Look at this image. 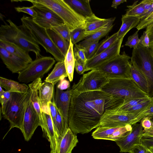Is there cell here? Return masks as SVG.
<instances>
[{
  "label": "cell",
  "mask_w": 153,
  "mask_h": 153,
  "mask_svg": "<svg viewBox=\"0 0 153 153\" xmlns=\"http://www.w3.org/2000/svg\"><path fill=\"white\" fill-rule=\"evenodd\" d=\"M54 86L52 84L42 83L39 90V98L42 112L50 114L48 104L54 99Z\"/></svg>",
  "instance_id": "20"
},
{
  "label": "cell",
  "mask_w": 153,
  "mask_h": 153,
  "mask_svg": "<svg viewBox=\"0 0 153 153\" xmlns=\"http://www.w3.org/2000/svg\"><path fill=\"white\" fill-rule=\"evenodd\" d=\"M42 114L44 123L42 131L45 133L50 142L51 150L56 152V134L51 114L42 112Z\"/></svg>",
  "instance_id": "22"
},
{
  "label": "cell",
  "mask_w": 153,
  "mask_h": 153,
  "mask_svg": "<svg viewBox=\"0 0 153 153\" xmlns=\"http://www.w3.org/2000/svg\"><path fill=\"white\" fill-rule=\"evenodd\" d=\"M76 13L85 19L94 13L91 8L89 0H64Z\"/></svg>",
  "instance_id": "23"
},
{
  "label": "cell",
  "mask_w": 153,
  "mask_h": 153,
  "mask_svg": "<svg viewBox=\"0 0 153 153\" xmlns=\"http://www.w3.org/2000/svg\"><path fill=\"white\" fill-rule=\"evenodd\" d=\"M12 92L8 91H4L3 92L0 93V100L1 104V108L5 106L10 99L11 95Z\"/></svg>",
  "instance_id": "48"
},
{
  "label": "cell",
  "mask_w": 153,
  "mask_h": 153,
  "mask_svg": "<svg viewBox=\"0 0 153 153\" xmlns=\"http://www.w3.org/2000/svg\"><path fill=\"white\" fill-rule=\"evenodd\" d=\"M78 142L76 135L68 127L62 137L57 142L56 153H71Z\"/></svg>",
  "instance_id": "21"
},
{
  "label": "cell",
  "mask_w": 153,
  "mask_h": 153,
  "mask_svg": "<svg viewBox=\"0 0 153 153\" xmlns=\"http://www.w3.org/2000/svg\"><path fill=\"white\" fill-rule=\"evenodd\" d=\"M0 46L10 53L23 59L29 63L33 61L29 52L13 43L0 40Z\"/></svg>",
  "instance_id": "25"
},
{
  "label": "cell",
  "mask_w": 153,
  "mask_h": 153,
  "mask_svg": "<svg viewBox=\"0 0 153 153\" xmlns=\"http://www.w3.org/2000/svg\"><path fill=\"white\" fill-rule=\"evenodd\" d=\"M151 116L153 117V115H152Z\"/></svg>",
  "instance_id": "62"
},
{
  "label": "cell",
  "mask_w": 153,
  "mask_h": 153,
  "mask_svg": "<svg viewBox=\"0 0 153 153\" xmlns=\"http://www.w3.org/2000/svg\"><path fill=\"white\" fill-rule=\"evenodd\" d=\"M153 103L151 98L139 103L124 112L131 114H138L145 110Z\"/></svg>",
  "instance_id": "37"
},
{
  "label": "cell",
  "mask_w": 153,
  "mask_h": 153,
  "mask_svg": "<svg viewBox=\"0 0 153 153\" xmlns=\"http://www.w3.org/2000/svg\"><path fill=\"white\" fill-rule=\"evenodd\" d=\"M21 20L22 25L38 44L51 54L57 62L64 61L65 56L53 42L46 29L35 23L32 17L23 16Z\"/></svg>",
  "instance_id": "4"
},
{
  "label": "cell",
  "mask_w": 153,
  "mask_h": 153,
  "mask_svg": "<svg viewBox=\"0 0 153 153\" xmlns=\"http://www.w3.org/2000/svg\"><path fill=\"white\" fill-rule=\"evenodd\" d=\"M0 86L6 91L11 92L27 93L29 88L28 86L12 80L0 77Z\"/></svg>",
  "instance_id": "29"
},
{
  "label": "cell",
  "mask_w": 153,
  "mask_h": 153,
  "mask_svg": "<svg viewBox=\"0 0 153 153\" xmlns=\"http://www.w3.org/2000/svg\"><path fill=\"white\" fill-rule=\"evenodd\" d=\"M153 22V12L145 18L141 19L136 28L139 31L146 28V26Z\"/></svg>",
  "instance_id": "43"
},
{
  "label": "cell",
  "mask_w": 153,
  "mask_h": 153,
  "mask_svg": "<svg viewBox=\"0 0 153 153\" xmlns=\"http://www.w3.org/2000/svg\"><path fill=\"white\" fill-rule=\"evenodd\" d=\"M131 79L142 91L148 95V84L145 76L132 65H130Z\"/></svg>",
  "instance_id": "31"
},
{
  "label": "cell",
  "mask_w": 153,
  "mask_h": 153,
  "mask_svg": "<svg viewBox=\"0 0 153 153\" xmlns=\"http://www.w3.org/2000/svg\"><path fill=\"white\" fill-rule=\"evenodd\" d=\"M0 56L6 67L13 73L19 74L29 64L23 59L9 53L0 46Z\"/></svg>",
  "instance_id": "19"
},
{
  "label": "cell",
  "mask_w": 153,
  "mask_h": 153,
  "mask_svg": "<svg viewBox=\"0 0 153 153\" xmlns=\"http://www.w3.org/2000/svg\"><path fill=\"white\" fill-rule=\"evenodd\" d=\"M140 3L142 5L146 12V17L153 12V0H142Z\"/></svg>",
  "instance_id": "46"
},
{
  "label": "cell",
  "mask_w": 153,
  "mask_h": 153,
  "mask_svg": "<svg viewBox=\"0 0 153 153\" xmlns=\"http://www.w3.org/2000/svg\"><path fill=\"white\" fill-rule=\"evenodd\" d=\"M74 45L71 40L69 47L64 60L68 77L70 82L73 81L75 68V59L74 53Z\"/></svg>",
  "instance_id": "30"
},
{
  "label": "cell",
  "mask_w": 153,
  "mask_h": 153,
  "mask_svg": "<svg viewBox=\"0 0 153 153\" xmlns=\"http://www.w3.org/2000/svg\"><path fill=\"white\" fill-rule=\"evenodd\" d=\"M142 137H153V127L147 130L144 131Z\"/></svg>",
  "instance_id": "57"
},
{
  "label": "cell",
  "mask_w": 153,
  "mask_h": 153,
  "mask_svg": "<svg viewBox=\"0 0 153 153\" xmlns=\"http://www.w3.org/2000/svg\"><path fill=\"white\" fill-rule=\"evenodd\" d=\"M56 86L59 89L63 91L70 87L69 81L65 79L61 80L56 84Z\"/></svg>",
  "instance_id": "53"
},
{
  "label": "cell",
  "mask_w": 153,
  "mask_h": 153,
  "mask_svg": "<svg viewBox=\"0 0 153 153\" xmlns=\"http://www.w3.org/2000/svg\"><path fill=\"white\" fill-rule=\"evenodd\" d=\"M74 53L75 60H79L86 65L88 61L84 49L78 44L75 45Z\"/></svg>",
  "instance_id": "40"
},
{
  "label": "cell",
  "mask_w": 153,
  "mask_h": 153,
  "mask_svg": "<svg viewBox=\"0 0 153 153\" xmlns=\"http://www.w3.org/2000/svg\"><path fill=\"white\" fill-rule=\"evenodd\" d=\"M112 97L102 91L72 94L68 122L73 133L84 134L97 128L105 103Z\"/></svg>",
  "instance_id": "1"
},
{
  "label": "cell",
  "mask_w": 153,
  "mask_h": 153,
  "mask_svg": "<svg viewBox=\"0 0 153 153\" xmlns=\"http://www.w3.org/2000/svg\"><path fill=\"white\" fill-rule=\"evenodd\" d=\"M148 149L152 153H153V147H149Z\"/></svg>",
  "instance_id": "58"
},
{
  "label": "cell",
  "mask_w": 153,
  "mask_h": 153,
  "mask_svg": "<svg viewBox=\"0 0 153 153\" xmlns=\"http://www.w3.org/2000/svg\"><path fill=\"white\" fill-rule=\"evenodd\" d=\"M48 105L50 110V114L53 123L58 113L57 110L54 102V100L49 102Z\"/></svg>",
  "instance_id": "51"
},
{
  "label": "cell",
  "mask_w": 153,
  "mask_h": 153,
  "mask_svg": "<svg viewBox=\"0 0 153 153\" xmlns=\"http://www.w3.org/2000/svg\"><path fill=\"white\" fill-rule=\"evenodd\" d=\"M75 68L78 74H82L86 71V64L79 60H75Z\"/></svg>",
  "instance_id": "49"
},
{
  "label": "cell",
  "mask_w": 153,
  "mask_h": 153,
  "mask_svg": "<svg viewBox=\"0 0 153 153\" xmlns=\"http://www.w3.org/2000/svg\"><path fill=\"white\" fill-rule=\"evenodd\" d=\"M113 26V25L107 28L98 31L86 36L84 40L88 42H94L99 41L100 39L105 36L111 31Z\"/></svg>",
  "instance_id": "39"
},
{
  "label": "cell",
  "mask_w": 153,
  "mask_h": 153,
  "mask_svg": "<svg viewBox=\"0 0 153 153\" xmlns=\"http://www.w3.org/2000/svg\"><path fill=\"white\" fill-rule=\"evenodd\" d=\"M138 114H131L113 109H105L102 116L97 127L123 126L133 125L137 123Z\"/></svg>",
  "instance_id": "11"
},
{
  "label": "cell",
  "mask_w": 153,
  "mask_h": 153,
  "mask_svg": "<svg viewBox=\"0 0 153 153\" xmlns=\"http://www.w3.org/2000/svg\"><path fill=\"white\" fill-rule=\"evenodd\" d=\"M146 149L141 143L135 146L129 153H146Z\"/></svg>",
  "instance_id": "54"
},
{
  "label": "cell",
  "mask_w": 153,
  "mask_h": 153,
  "mask_svg": "<svg viewBox=\"0 0 153 153\" xmlns=\"http://www.w3.org/2000/svg\"><path fill=\"white\" fill-rule=\"evenodd\" d=\"M70 36L71 42L74 45L84 40L86 37L83 26L71 30Z\"/></svg>",
  "instance_id": "38"
},
{
  "label": "cell",
  "mask_w": 153,
  "mask_h": 153,
  "mask_svg": "<svg viewBox=\"0 0 153 153\" xmlns=\"http://www.w3.org/2000/svg\"><path fill=\"white\" fill-rule=\"evenodd\" d=\"M146 153H152L147 148Z\"/></svg>",
  "instance_id": "59"
},
{
  "label": "cell",
  "mask_w": 153,
  "mask_h": 153,
  "mask_svg": "<svg viewBox=\"0 0 153 153\" xmlns=\"http://www.w3.org/2000/svg\"><path fill=\"white\" fill-rule=\"evenodd\" d=\"M39 126H41L40 119L30 99L25 113L21 131L26 141L30 139Z\"/></svg>",
  "instance_id": "14"
},
{
  "label": "cell",
  "mask_w": 153,
  "mask_h": 153,
  "mask_svg": "<svg viewBox=\"0 0 153 153\" xmlns=\"http://www.w3.org/2000/svg\"><path fill=\"white\" fill-rule=\"evenodd\" d=\"M138 1L134 2L131 5L127 6L128 9L124 15L137 18L141 19L146 16V12L142 5L140 3L138 4Z\"/></svg>",
  "instance_id": "32"
},
{
  "label": "cell",
  "mask_w": 153,
  "mask_h": 153,
  "mask_svg": "<svg viewBox=\"0 0 153 153\" xmlns=\"http://www.w3.org/2000/svg\"><path fill=\"white\" fill-rule=\"evenodd\" d=\"M123 40V39H118L109 48L88 60L86 65V71L95 69L120 54Z\"/></svg>",
  "instance_id": "15"
},
{
  "label": "cell",
  "mask_w": 153,
  "mask_h": 153,
  "mask_svg": "<svg viewBox=\"0 0 153 153\" xmlns=\"http://www.w3.org/2000/svg\"><path fill=\"white\" fill-rule=\"evenodd\" d=\"M144 130L140 124L132 125L131 130L115 142L120 148V152L129 153L136 146L141 144Z\"/></svg>",
  "instance_id": "13"
},
{
  "label": "cell",
  "mask_w": 153,
  "mask_h": 153,
  "mask_svg": "<svg viewBox=\"0 0 153 153\" xmlns=\"http://www.w3.org/2000/svg\"><path fill=\"white\" fill-rule=\"evenodd\" d=\"M72 94L70 87L66 91H64L56 86L54 102L57 110L68 124V113Z\"/></svg>",
  "instance_id": "18"
},
{
  "label": "cell",
  "mask_w": 153,
  "mask_h": 153,
  "mask_svg": "<svg viewBox=\"0 0 153 153\" xmlns=\"http://www.w3.org/2000/svg\"><path fill=\"white\" fill-rule=\"evenodd\" d=\"M145 31L150 40L149 47L153 48V22L146 26Z\"/></svg>",
  "instance_id": "50"
},
{
  "label": "cell",
  "mask_w": 153,
  "mask_h": 153,
  "mask_svg": "<svg viewBox=\"0 0 153 153\" xmlns=\"http://www.w3.org/2000/svg\"><path fill=\"white\" fill-rule=\"evenodd\" d=\"M68 77L64 61L58 62L55 64L51 73L45 81L52 84L54 86L61 80Z\"/></svg>",
  "instance_id": "26"
},
{
  "label": "cell",
  "mask_w": 153,
  "mask_h": 153,
  "mask_svg": "<svg viewBox=\"0 0 153 153\" xmlns=\"http://www.w3.org/2000/svg\"><path fill=\"white\" fill-rule=\"evenodd\" d=\"M50 153H56V152L53 150H51Z\"/></svg>",
  "instance_id": "60"
},
{
  "label": "cell",
  "mask_w": 153,
  "mask_h": 153,
  "mask_svg": "<svg viewBox=\"0 0 153 153\" xmlns=\"http://www.w3.org/2000/svg\"><path fill=\"white\" fill-rule=\"evenodd\" d=\"M31 2L36 13V17L33 18V21L40 26L46 29L64 24L62 20L53 11L42 4L33 1L31 0L20 1Z\"/></svg>",
  "instance_id": "12"
},
{
  "label": "cell",
  "mask_w": 153,
  "mask_h": 153,
  "mask_svg": "<svg viewBox=\"0 0 153 153\" xmlns=\"http://www.w3.org/2000/svg\"><path fill=\"white\" fill-rule=\"evenodd\" d=\"M53 125L56 132L57 145V142L65 134L69 127L68 124L65 122L58 111Z\"/></svg>",
  "instance_id": "33"
},
{
  "label": "cell",
  "mask_w": 153,
  "mask_h": 153,
  "mask_svg": "<svg viewBox=\"0 0 153 153\" xmlns=\"http://www.w3.org/2000/svg\"><path fill=\"white\" fill-rule=\"evenodd\" d=\"M52 28L55 30L65 39L70 42L71 40L70 36L71 30L66 25L64 24Z\"/></svg>",
  "instance_id": "41"
},
{
  "label": "cell",
  "mask_w": 153,
  "mask_h": 153,
  "mask_svg": "<svg viewBox=\"0 0 153 153\" xmlns=\"http://www.w3.org/2000/svg\"><path fill=\"white\" fill-rule=\"evenodd\" d=\"M51 9L71 30L83 26L85 18L76 13L64 0H31Z\"/></svg>",
  "instance_id": "7"
},
{
  "label": "cell",
  "mask_w": 153,
  "mask_h": 153,
  "mask_svg": "<svg viewBox=\"0 0 153 153\" xmlns=\"http://www.w3.org/2000/svg\"><path fill=\"white\" fill-rule=\"evenodd\" d=\"M131 57L124 51L111 59L101 65L95 69L103 73L108 78L131 79Z\"/></svg>",
  "instance_id": "8"
},
{
  "label": "cell",
  "mask_w": 153,
  "mask_h": 153,
  "mask_svg": "<svg viewBox=\"0 0 153 153\" xmlns=\"http://www.w3.org/2000/svg\"><path fill=\"white\" fill-rule=\"evenodd\" d=\"M42 83L41 79L39 78L32 82L28 86L31 90L30 100L35 110L39 116L41 124V127L42 129L44 126L38 96L39 90Z\"/></svg>",
  "instance_id": "24"
},
{
  "label": "cell",
  "mask_w": 153,
  "mask_h": 153,
  "mask_svg": "<svg viewBox=\"0 0 153 153\" xmlns=\"http://www.w3.org/2000/svg\"><path fill=\"white\" fill-rule=\"evenodd\" d=\"M109 80L101 91L113 97L122 99L124 101L130 99L149 97L131 79L117 78H110Z\"/></svg>",
  "instance_id": "5"
},
{
  "label": "cell",
  "mask_w": 153,
  "mask_h": 153,
  "mask_svg": "<svg viewBox=\"0 0 153 153\" xmlns=\"http://www.w3.org/2000/svg\"><path fill=\"white\" fill-rule=\"evenodd\" d=\"M118 39L117 32L110 36H107L105 39L99 43L94 56L109 48Z\"/></svg>",
  "instance_id": "36"
},
{
  "label": "cell",
  "mask_w": 153,
  "mask_h": 153,
  "mask_svg": "<svg viewBox=\"0 0 153 153\" xmlns=\"http://www.w3.org/2000/svg\"><path fill=\"white\" fill-rule=\"evenodd\" d=\"M138 31H136L132 35L129 36L125 45L135 49L137 48L139 44V38L138 37Z\"/></svg>",
  "instance_id": "42"
},
{
  "label": "cell",
  "mask_w": 153,
  "mask_h": 153,
  "mask_svg": "<svg viewBox=\"0 0 153 153\" xmlns=\"http://www.w3.org/2000/svg\"><path fill=\"white\" fill-rule=\"evenodd\" d=\"M127 1L126 0H114L112 1V3L111 5V7L117 9V7L118 5L122 3H123Z\"/></svg>",
  "instance_id": "56"
},
{
  "label": "cell",
  "mask_w": 153,
  "mask_h": 153,
  "mask_svg": "<svg viewBox=\"0 0 153 153\" xmlns=\"http://www.w3.org/2000/svg\"><path fill=\"white\" fill-rule=\"evenodd\" d=\"M139 45L144 47H149L150 40L146 31H144L142 35L139 38Z\"/></svg>",
  "instance_id": "52"
},
{
  "label": "cell",
  "mask_w": 153,
  "mask_h": 153,
  "mask_svg": "<svg viewBox=\"0 0 153 153\" xmlns=\"http://www.w3.org/2000/svg\"><path fill=\"white\" fill-rule=\"evenodd\" d=\"M141 141V143L147 148L153 147V137H143Z\"/></svg>",
  "instance_id": "55"
},
{
  "label": "cell",
  "mask_w": 153,
  "mask_h": 153,
  "mask_svg": "<svg viewBox=\"0 0 153 153\" xmlns=\"http://www.w3.org/2000/svg\"><path fill=\"white\" fill-rule=\"evenodd\" d=\"M6 21L0 27V40L13 43L28 52H33L36 58L42 56L39 45L22 25L18 26L10 19Z\"/></svg>",
  "instance_id": "2"
},
{
  "label": "cell",
  "mask_w": 153,
  "mask_h": 153,
  "mask_svg": "<svg viewBox=\"0 0 153 153\" xmlns=\"http://www.w3.org/2000/svg\"><path fill=\"white\" fill-rule=\"evenodd\" d=\"M149 97L139 98H134L128 99L124 100L123 103L117 107L111 109L115 110L124 111L137 104L146 100Z\"/></svg>",
  "instance_id": "35"
},
{
  "label": "cell",
  "mask_w": 153,
  "mask_h": 153,
  "mask_svg": "<svg viewBox=\"0 0 153 153\" xmlns=\"http://www.w3.org/2000/svg\"><path fill=\"white\" fill-rule=\"evenodd\" d=\"M152 116H148L144 117L140 121V124L144 131L153 127V120Z\"/></svg>",
  "instance_id": "44"
},
{
  "label": "cell",
  "mask_w": 153,
  "mask_h": 153,
  "mask_svg": "<svg viewBox=\"0 0 153 153\" xmlns=\"http://www.w3.org/2000/svg\"><path fill=\"white\" fill-rule=\"evenodd\" d=\"M132 125L128 124L123 126L106 127L99 126L92 134L96 139H103L116 141L120 139L131 131Z\"/></svg>",
  "instance_id": "16"
},
{
  "label": "cell",
  "mask_w": 153,
  "mask_h": 153,
  "mask_svg": "<svg viewBox=\"0 0 153 153\" xmlns=\"http://www.w3.org/2000/svg\"><path fill=\"white\" fill-rule=\"evenodd\" d=\"M55 60L51 56H43L36 58L18 74V79L21 82L28 83L44 75L52 68Z\"/></svg>",
  "instance_id": "9"
},
{
  "label": "cell",
  "mask_w": 153,
  "mask_h": 153,
  "mask_svg": "<svg viewBox=\"0 0 153 153\" xmlns=\"http://www.w3.org/2000/svg\"><path fill=\"white\" fill-rule=\"evenodd\" d=\"M137 119V123L140 122L141 120L144 117L153 115V103L150 105L145 110L138 114Z\"/></svg>",
  "instance_id": "47"
},
{
  "label": "cell",
  "mask_w": 153,
  "mask_h": 153,
  "mask_svg": "<svg viewBox=\"0 0 153 153\" xmlns=\"http://www.w3.org/2000/svg\"><path fill=\"white\" fill-rule=\"evenodd\" d=\"M99 44V41L88 42L83 40L78 44L84 49L85 56L88 60L94 56Z\"/></svg>",
  "instance_id": "34"
},
{
  "label": "cell",
  "mask_w": 153,
  "mask_h": 153,
  "mask_svg": "<svg viewBox=\"0 0 153 153\" xmlns=\"http://www.w3.org/2000/svg\"><path fill=\"white\" fill-rule=\"evenodd\" d=\"M31 95L30 88L26 93L12 92L9 100L4 107L1 108L4 118L10 123L9 131L15 127L22 131L24 117Z\"/></svg>",
  "instance_id": "3"
},
{
  "label": "cell",
  "mask_w": 153,
  "mask_h": 153,
  "mask_svg": "<svg viewBox=\"0 0 153 153\" xmlns=\"http://www.w3.org/2000/svg\"><path fill=\"white\" fill-rule=\"evenodd\" d=\"M131 63L145 76L148 84V95L153 97V48L139 45L133 49Z\"/></svg>",
  "instance_id": "6"
},
{
  "label": "cell",
  "mask_w": 153,
  "mask_h": 153,
  "mask_svg": "<svg viewBox=\"0 0 153 153\" xmlns=\"http://www.w3.org/2000/svg\"><path fill=\"white\" fill-rule=\"evenodd\" d=\"M15 9L18 12H23L28 14L34 18L36 16V13L32 6L30 7H16Z\"/></svg>",
  "instance_id": "45"
},
{
  "label": "cell",
  "mask_w": 153,
  "mask_h": 153,
  "mask_svg": "<svg viewBox=\"0 0 153 153\" xmlns=\"http://www.w3.org/2000/svg\"><path fill=\"white\" fill-rule=\"evenodd\" d=\"M152 100H153V97L151 98Z\"/></svg>",
  "instance_id": "61"
},
{
  "label": "cell",
  "mask_w": 153,
  "mask_h": 153,
  "mask_svg": "<svg viewBox=\"0 0 153 153\" xmlns=\"http://www.w3.org/2000/svg\"><path fill=\"white\" fill-rule=\"evenodd\" d=\"M109 80V78L100 71L97 69L91 70L84 74L77 83L74 84L71 88L72 94L101 91Z\"/></svg>",
  "instance_id": "10"
},
{
  "label": "cell",
  "mask_w": 153,
  "mask_h": 153,
  "mask_svg": "<svg viewBox=\"0 0 153 153\" xmlns=\"http://www.w3.org/2000/svg\"><path fill=\"white\" fill-rule=\"evenodd\" d=\"M46 30L53 42L65 57L68 49L70 42L65 39L53 28Z\"/></svg>",
  "instance_id": "28"
},
{
  "label": "cell",
  "mask_w": 153,
  "mask_h": 153,
  "mask_svg": "<svg viewBox=\"0 0 153 153\" xmlns=\"http://www.w3.org/2000/svg\"><path fill=\"white\" fill-rule=\"evenodd\" d=\"M141 19L137 18L122 15V25L117 32L118 39H123L127 33L131 29L136 27Z\"/></svg>",
  "instance_id": "27"
},
{
  "label": "cell",
  "mask_w": 153,
  "mask_h": 153,
  "mask_svg": "<svg viewBox=\"0 0 153 153\" xmlns=\"http://www.w3.org/2000/svg\"><path fill=\"white\" fill-rule=\"evenodd\" d=\"M115 19V17L100 18L94 13L91 16L85 18L83 26L85 37L113 25Z\"/></svg>",
  "instance_id": "17"
}]
</instances>
